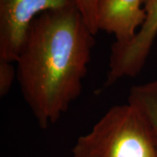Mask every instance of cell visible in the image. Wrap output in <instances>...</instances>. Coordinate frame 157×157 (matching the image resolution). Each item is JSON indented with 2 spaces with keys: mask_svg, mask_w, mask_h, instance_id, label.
I'll use <instances>...</instances> for the list:
<instances>
[{
  "mask_svg": "<svg viewBox=\"0 0 157 157\" xmlns=\"http://www.w3.org/2000/svg\"><path fill=\"white\" fill-rule=\"evenodd\" d=\"M145 21L135 36L124 44L111 46L105 86L125 78H134L142 71L157 37V0H143Z\"/></svg>",
  "mask_w": 157,
  "mask_h": 157,
  "instance_id": "277c9868",
  "label": "cell"
},
{
  "mask_svg": "<svg viewBox=\"0 0 157 157\" xmlns=\"http://www.w3.org/2000/svg\"><path fill=\"white\" fill-rule=\"evenodd\" d=\"M95 36L77 7L46 11L33 21L15 66L39 128L56 123L81 94Z\"/></svg>",
  "mask_w": 157,
  "mask_h": 157,
  "instance_id": "6da1fadb",
  "label": "cell"
},
{
  "mask_svg": "<svg viewBox=\"0 0 157 157\" xmlns=\"http://www.w3.org/2000/svg\"><path fill=\"white\" fill-rule=\"evenodd\" d=\"M103 0H75L76 6L94 34L99 31V11Z\"/></svg>",
  "mask_w": 157,
  "mask_h": 157,
  "instance_id": "52a82bcc",
  "label": "cell"
},
{
  "mask_svg": "<svg viewBox=\"0 0 157 157\" xmlns=\"http://www.w3.org/2000/svg\"><path fill=\"white\" fill-rule=\"evenodd\" d=\"M72 153L73 157H157L146 118L129 102L109 108L78 137Z\"/></svg>",
  "mask_w": 157,
  "mask_h": 157,
  "instance_id": "7a4b0ae2",
  "label": "cell"
},
{
  "mask_svg": "<svg viewBox=\"0 0 157 157\" xmlns=\"http://www.w3.org/2000/svg\"><path fill=\"white\" fill-rule=\"evenodd\" d=\"M14 62L0 60V96H5L10 92L13 81L17 79L16 66Z\"/></svg>",
  "mask_w": 157,
  "mask_h": 157,
  "instance_id": "ba28073f",
  "label": "cell"
},
{
  "mask_svg": "<svg viewBox=\"0 0 157 157\" xmlns=\"http://www.w3.org/2000/svg\"><path fill=\"white\" fill-rule=\"evenodd\" d=\"M128 102L138 107L146 118L157 150V79L133 86Z\"/></svg>",
  "mask_w": 157,
  "mask_h": 157,
  "instance_id": "8992f818",
  "label": "cell"
},
{
  "mask_svg": "<svg viewBox=\"0 0 157 157\" xmlns=\"http://www.w3.org/2000/svg\"><path fill=\"white\" fill-rule=\"evenodd\" d=\"M77 7L75 0H0V60L16 61L32 23L40 14Z\"/></svg>",
  "mask_w": 157,
  "mask_h": 157,
  "instance_id": "3957f363",
  "label": "cell"
},
{
  "mask_svg": "<svg viewBox=\"0 0 157 157\" xmlns=\"http://www.w3.org/2000/svg\"><path fill=\"white\" fill-rule=\"evenodd\" d=\"M143 0H103L99 11V31L113 35L114 43L130 41L145 21Z\"/></svg>",
  "mask_w": 157,
  "mask_h": 157,
  "instance_id": "5b68a950",
  "label": "cell"
}]
</instances>
